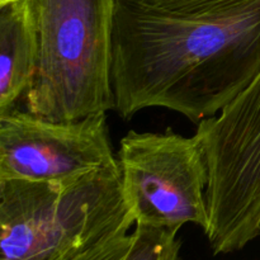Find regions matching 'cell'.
I'll use <instances>...</instances> for the list:
<instances>
[{"label": "cell", "mask_w": 260, "mask_h": 260, "mask_svg": "<svg viewBox=\"0 0 260 260\" xmlns=\"http://www.w3.org/2000/svg\"><path fill=\"white\" fill-rule=\"evenodd\" d=\"M260 71V0L205 14L117 0L112 85L123 119L167 108L198 124L215 117Z\"/></svg>", "instance_id": "obj_1"}, {"label": "cell", "mask_w": 260, "mask_h": 260, "mask_svg": "<svg viewBox=\"0 0 260 260\" xmlns=\"http://www.w3.org/2000/svg\"><path fill=\"white\" fill-rule=\"evenodd\" d=\"M136 220L118 164L65 183L0 180V260H63Z\"/></svg>", "instance_id": "obj_2"}, {"label": "cell", "mask_w": 260, "mask_h": 260, "mask_svg": "<svg viewBox=\"0 0 260 260\" xmlns=\"http://www.w3.org/2000/svg\"><path fill=\"white\" fill-rule=\"evenodd\" d=\"M38 62L25 111L73 121L114 109L112 85L117 0H32Z\"/></svg>", "instance_id": "obj_3"}, {"label": "cell", "mask_w": 260, "mask_h": 260, "mask_svg": "<svg viewBox=\"0 0 260 260\" xmlns=\"http://www.w3.org/2000/svg\"><path fill=\"white\" fill-rule=\"evenodd\" d=\"M196 135L210 170L205 234L215 255L240 251L260 235V71Z\"/></svg>", "instance_id": "obj_4"}, {"label": "cell", "mask_w": 260, "mask_h": 260, "mask_svg": "<svg viewBox=\"0 0 260 260\" xmlns=\"http://www.w3.org/2000/svg\"><path fill=\"white\" fill-rule=\"evenodd\" d=\"M117 162L136 225L207 230L210 170L197 135L129 131L119 141Z\"/></svg>", "instance_id": "obj_5"}, {"label": "cell", "mask_w": 260, "mask_h": 260, "mask_svg": "<svg viewBox=\"0 0 260 260\" xmlns=\"http://www.w3.org/2000/svg\"><path fill=\"white\" fill-rule=\"evenodd\" d=\"M107 113L51 121L28 111L0 116V180L65 183L118 164Z\"/></svg>", "instance_id": "obj_6"}, {"label": "cell", "mask_w": 260, "mask_h": 260, "mask_svg": "<svg viewBox=\"0 0 260 260\" xmlns=\"http://www.w3.org/2000/svg\"><path fill=\"white\" fill-rule=\"evenodd\" d=\"M38 33L32 0L0 7V116L18 109L35 79Z\"/></svg>", "instance_id": "obj_7"}, {"label": "cell", "mask_w": 260, "mask_h": 260, "mask_svg": "<svg viewBox=\"0 0 260 260\" xmlns=\"http://www.w3.org/2000/svg\"><path fill=\"white\" fill-rule=\"evenodd\" d=\"M178 231L137 223L126 260H182Z\"/></svg>", "instance_id": "obj_8"}, {"label": "cell", "mask_w": 260, "mask_h": 260, "mask_svg": "<svg viewBox=\"0 0 260 260\" xmlns=\"http://www.w3.org/2000/svg\"><path fill=\"white\" fill-rule=\"evenodd\" d=\"M156 9L178 14H205L233 9L254 0H137Z\"/></svg>", "instance_id": "obj_9"}, {"label": "cell", "mask_w": 260, "mask_h": 260, "mask_svg": "<svg viewBox=\"0 0 260 260\" xmlns=\"http://www.w3.org/2000/svg\"><path fill=\"white\" fill-rule=\"evenodd\" d=\"M134 243V233L122 231L86 250L63 260H126Z\"/></svg>", "instance_id": "obj_10"}, {"label": "cell", "mask_w": 260, "mask_h": 260, "mask_svg": "<svg viewBox=\"0 0 260 260\" xmlns=\"http://www.w3.org/2000/svg\"><path fill=\"white\" fill-rule=\"evenodd\" d=\"M18 2V0H0V7H4V5L10 4V3Z\"/></svg>", "instance_id": "obj_11"}]
</instances>
